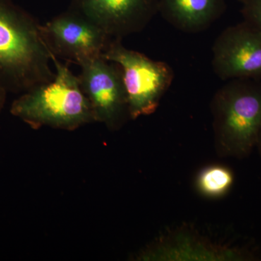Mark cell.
Segmentation results:
<instances>
[{
  "mask_svg": "<svg viewBox=\"0 0 261 261\" xmlns=\"http://www.w3.org/2000/svg\"><path fill=\"white\" fill-rule=\"evenodd\" d=\"M212 54L213 69L220 80H261V35L246 22L224 29Z\"/></svg>",
  "mask_w": 261,
  "mask_h": 261,
  "instance_id": "cell-7",
  "label": "cell"
},
{
  "mask_svg": "<svg viewBox=\"0 0 261 261\" xmlns=\"http://www.w3.org/2000/svg\"><path fill=\"white\" fill-rule=\"evenodd\" d=\"M224 0H159V13L178 30L197 34L206 30L226 10Z\"/></svg>",
  "mask_w": 261,
  "mask_h": 261,
  "instance_id": "cell-10",
  "label": "cell"
},
{
  "mask_svg": "<svg viewBox=\"0 0 261 261\" xmlns=\"http://www.w3.org/2000/svg\"><path fill=\"white\" fill-rule=\"evenodd\" d=\"M243 21L261 35V0H248L243 3L241 10Z\"/></svg>",
  "mask_w": 261,
  "mask_h": 261,
  "instance_id": "cell-12",
  "label": "cell"
},
{
  "mask_svg": "<svg viewBox=\"0 0 261 261\" xmlns=\"http://www.w3.org/2000/svg\"><path fill=\"white\" fill-rule=\"evenodd\" d=\"M40 31L51 54L77 64L102 56L113 39L89 19L71 9L40 24Z\"/></svg>",
  "mask_w": 261,
  "mask_h": 261,
  "instance_id": "cell-6",
  "label": "cell"
},
{
  "mask_svg": "<svg viewBox=\"0 0 261 261\" xmlns=\"http://www.w3.org/2000/svg\"><path fill=\"white\" fill-rule=\"evenodd\" d=\"M122 39H113L103 53L108 61L120 65L128 96L130 120L153 114L174 80V71L163 61L127 49Z\"/></svg>",
  "mask_w": 261,
  "mask_h": 261,
  "instance_id": "cell-4",
  "label": "cell"
},
{
  "mask_svg": "<svg viewBox=\"0 0 261 261\" xmlns=\"http://www.w3.org/2000/svg\"><path fill=\"white\" fill-rule=\"evenodd\" d=\"M255 147H257V150H258L259 154H260L261 157V128L260 132H259L258 137H257V143Z\"/></svg>",
  "mask_w": 261,
  "mask_h": 261,
  "instance_id": "cell-14",
  "label": "cell"
},
{
  "mask_svg": "<svg viewBox=\"0 0 261 261\" xmlns=\"http://www.w3.org/2000/svg\"><path fill=\"white\" fill-rule=\"evenodd\" d=\"M145 260H257V252L250 247L219 246L190 231H178L163 237L140 257Z\"/></svg>",
  "mask_w": 261,
  "mask_h": 261,
  "instance_id": "cell-9",
  "label": "cell"
},
{
  "mask_svg": "<svg viewBox=\"0 0 261 261\" xmlns=\"http://www.w3.org/2000/svg\"><path fill=\"white\" fill-rule=\"evenodd\" d=\"M51 63L40 24L12 0H0V85L22 94L51 82Z\"/></svg>",
  "mask_w": 261,
  "mask_h": 261,
  "instance_id": "cell-1",
  "label": "cell"
},
{
  "mask_svg": "<svg viewBox=\"0 0 261 261\" xmlns=\"http://www.w3.org/2000/svg\"><path fill=\"white\" fill-rule=\"evenodd\" d=\"M51 58L55 78L22 93L12 103L11 114L35 130L47 126L75 130L95 123L93 109L79 77L51 53Z\"/></svg>",
  "mask_w": 261,
  "mask_h": 261,
  "instance_id": "cell-2",
  "label": "cell"
},
{
  "mask_svg": "<svg viewBox=\"0 0 261 261\" xmlns=\"http://www.w3.org/2000/svg\"><path fill=\"white\" fill-rule=\"evenodd\" d=\"M7 91L6 89L0 85V113L3 111V108H4L5 101H6L7 97Z\"/></svg>",
  "mask_w": 261,
  "mask_h": 261,
  "instance_id": "cell-13",
  "label": "cell"
},
{
  "mask_svg": "<svg viewBox=\"0 0 261 261\" xmlns=\"http://www.w3.org/2000/svg\"><path fill=\"white\" fill-rule=\"evenodd\" d=\"M237 1L240 2V3H245V2L248 1V0H237Z\"/></svg>",
  "mask_w": 261,
  "mask_h": 261,
  "instance_id": "cell-15",
  "label": "cell"
},
{
  "mask_svg": "<svg viewBox=\"0 0 261 261\" xmlns=\"http://www.w3.org/2000/svg\"><path fill=\"white\" fill-rule=\"evenodd\" d=\"M81 87L92 106L96 122L116 132L130 120L123 72L120 65L102 56L78 64Z\"/></svg>",
  "mask_w": 261,
  "mask_h": 261,
  "instance_id": "cell-5",
  "label": "cell"
},
{
  "mask_svg": "<svg viewBox=\"0 0 261 261\" xmlns=\"http://www.w3.org/2000/svg\"><path fill=\"white\" fill-rule=\"evenodd\" d=\"M70 9L112 39L142 32L159 13V0H72Z\"/></svg>",
  "mask_w": 261,
  "mask_h": 261,
  "instance_id": "cell-8",
  "label": "cell"
},
{
  "mask_svg": "<svg viewBox=\"0 0 261 261\" xmlns=\"http://www.w3.org/2000/svg\"><path fill=\"white\" fill-rule=\"evenodd\" d=\"M211 111L218 155L248 157L261 128V80L227 81L215 93Z\"/></svg>",
  "mask_w": 261,
  "mask_h": 261,
  "instance_id": "cell-3",
  "label": "cell"
},
{
  "mask_svg": "<svg viewBox=\"0 0 261 261\" xmlns=\"http://www.w3.org/2000/svg\"><path fill=\"white\" fill-rule=\"evenodd\" d=\"M234 181L233 173L222 165H212L204 168L196 178V188L201 195L217 198L226 195Z\"/></svg>",
  "mask_w": 261,
  "mask_h": 261,
  "instance_id": "cell-11",
  "label": "cell"
}]
</instances>
